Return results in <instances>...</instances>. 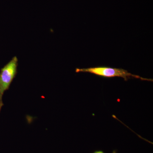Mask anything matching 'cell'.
Segmentation results:
<instances>
[{"mask_svg":"<svg viewBox=\"0 0 153 153\" xmlns=\"http://www.w3.org/2000/svg\"><path fill=\"white\" fill-rule=\"evenodd\" d=\"M75 71L76 73H89L104 78L121 77L126 81L132 78L139 79L142 80L153 81L152 79L143 78L138 75L131 74L123 68H112L107 66H97L87 68H76Z\"/></svg>","mask_w":153,"mask_h":153,"instance_id":"obj_1","label":"cell"},{"mask_svg":"<svg viewBox=\"0 0 153 153\" xmlns=\"http://www.w3.org/2000/svg\"><path fill=\"white\" fill-rule=\"evenodd\" d=\"M18 59L15 56L0 70V112L4 105L3 97L9 90L18 72Z\"/></svg>","mask_w":153,"mask_h":153,"instance_id":"obj_2","label":"cell"},{"mask_svg":"<svg viewBox=\"0 0 153 153\" xmlns=\"http://www.w3.org/2000/svg\"><path fill=\"white\" fill-rule=\"evenodd\" d=\"M93 153H105L102 151L99 150L96 151L95 152H94Z\"/></svg>","mask_w":153,"mask_h":153,"instance_id":"obj_3","label":"cell"},{"mask_svg":"<svg viewBox=\"0 0 153 153\" xmlns=\"http://www.w3.org/2000/svg\"><path fill=\"white\" fill-rule=\"evenodd\" d=\"M111 153H117V152L116 151L114 150V151H113Z\"/></svg>","mask_w":153,"mask_h":153,"instance_id":"obj_4","label":"cell"}]
</instances>
